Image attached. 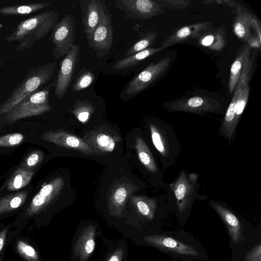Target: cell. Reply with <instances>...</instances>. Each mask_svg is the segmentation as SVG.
Masks as SVG:
<instances>
[{"label": "cell", "instance_id": "5bb4252c", "mask_svg": "<svg viewBox=\"0 0 261 261\" xmlns=\"http://www.w3.org/2000/svg\"><path fill=\"white\" fill-rule=\"evenodd\" d=\"M104 2L100 0H81L80 8L84 33L87 40L107 13Z\"/></svg>", "mask_w": 261, "mask_h": 261}, {"label": "cell", "instance_id": "9a60e30c", "mask_svg": "<svg viewBox=\"0 0 261 261\" xmlns=\"http://www.w3.org/2000/svg\"><path fill=\"white\" fill-rule=\"evenodd\" d=\"M63 180L58 177L44 185L32 199L26 210L28 217L43 210L59 193L63 186Z\"/></svg>", "mask_w": 261, "mask_h": 261}, {"label": "cell", "instance_id": "9c48e42d", "mask_svg": "<svg viewBox=\"0 0 261 261\" xmlns=\"http://www.w3.org/2000/svg\"><path fill=\"white\" fill-rule=\"evenodd\" d=\"M171 62L170 57H166L156 63H151L129 82L125 94L133 96L144 91L167 70Z\"/></svg>", "mask_w": 261, "mask_h": 261}, {"label": "cell", "instance_id": "d590c367", "mask_svg": "<svg viewBox=\"0 0 261 261\" xmlns=\"http://www.w3.org/2000/svg\"><path fill=\"white\" fill-rule=\"evenodd\" d=\"M155 2L161 6L172 10L185 9L189 7L192 2L191 0H162Z\"/></svg>", "mask_w": 261, "mask_h": 261}, {"label": "cell", "instance_id": "484cf974", "mask_svg": "<svg viewBox=\"0 0 261 261\" xmlns=\"http://www.w3.org/2000/svg\"><path fill=\"white\" fill-rule=\"evenodd\" d=\"M128 186L120 184L115 188L110 199V208L113 214H119L129 194Z\"/></svg>", "mask_w": 261, "mask_h": 261}, {"label": "cell", "instance_id": "6da1fadb", "mask_svg": "<svg viewBox=\"0 0 261 261\" xmlns=\"http://www.w3.org/2000/svg\"><path fill=\"white\" fill-rule=\"evenodd\" d=\"M58 19V13L54 10L36 14L20 21L6 41L8 43L17 42V51L29 49L53 30Z\"/></svg>", "mask_w": 261, "mask_h": 261}, {"label": "cell", "instance_id": "2e32d148", "mask_svg": "<svg viewBox=\"0 0 261 261\" xmlns=\"http://www.w3.org/2000/svg\"><path fill=\"white\" fill-rule=\"evenodd\" d=\"M135 147L139 159L151 175L153 184L156 186L166 187V184L164 181V173L156 163L150 148L141 136L136 137Z\"/></svg>", "mask_w": 261, "mask_h": 261}, {"label": "cell", "instance_id": "f546056e", "mask_svg": "<svg viewBox=\"0 0 261 261\" xmlns=\"http://www.w3.org/2000/svg\"><path fill=\"white\" fill-rule=\"evenodd\" d=\"M94 80L95 76L91 71L83 68L76 76L71 90L74 92L83 90L89 87Z\"/></svg>", "mask_w": 261, "mask_h": 261}, {"label": "cell", "instance_id": "cb8c5ba5", "mask_svg": "<svg viewBox=\"0 0 261 261\" xmlns=\"http://www.w3.org/2000/svg\"><path fill=\"white\" fill-rule=\"evenodd\" d=\"M50 4L49 2L33 3L0 8V14L4 15H27L43 9Z\"/></svg>", "mask_w": 261, "mask_h": 261}, {"label": "cell", "instance_id": "d4e9b609", "mask_svg": "<svg viewBox=\"0 0 261 261\" xmlns=\"http://www.w3.org/2000/svg\"><path fill=\"white\" fill-rule=\"evenodd\" d=\"M34 172L30 169L20 167L10 177L6 184L8 191H16L22 189L31 181Z\"/></svg>", "mask_w": 261, "mask_h": 261}, {"label": "cell", "instance_id": "8fae6325", "mask_svg": "<svg viewBox=\"0 0 261 261\" xmlns=\"http://www.w3.org/2000/svg\"><path fill=\"white\" fill-rule=\"evenodd\" d=\"M81 45L74 44L61 61L58 72L55 95L61 99L66 93L72 81L80 59Z\"/></svg>", "mask_w": 261, "mask_h": 261}, {"label": "cell", "instance_id": "8d00e7d4", "mask_svg": "<svg viewBox=\"0 0 261 261\" xmlns=\"http://www.w3.org/2000/svg\"><path fill=\"white\" fill-rule=\"evenodd\" d=\"M43 154L38 150L31 152L25 159L22 167L30 169L37 165L42 159Z\"/></svg>", "mask_w": 261, "mask_h": 261}, {"label": "cell", "instance_id": "836d02e7", "mask_svg": "<svg viewBox=\"0 0 261 261\" xmlns=\"http://www.w3.org/2000/svg\"><path fill=\"white\" fill-rule=\"evenodd\" d=\"M97 147L101 151L111 152L114 149L115 143L112 138L107 134L100 133L95 137Z\"/></svg>", "mask_w": 261, "mask_h": 261}, {"label": "cell", "instance_id": "7a4b0ae2", "mask_svg": "<svg viewBox=\"0 0 261 261\" xmlns=\"http://www.w3.org/2000/svg\"><path fill=\"white\" fill-rule=\"evenodd\" d=\"M148 128L151 143L166 170L175 164L181 151L175 129L171 124L160 120L149 122Z\"/></svg>", "mask_w": 261, "mask_h": 261}, {"label": "cell", "instance_id": "3957f363", "mask_svg": "<svg viewBox=\"0 0 261 261\" xmlns=\"http://www.w3.org/2000/svg\"><path fill=\"white\" fill-rule=\"evenodd\" d=\"M198 177L197 173L189 172L182 169L173 181L166 186L169 198L174 202L178 215L189 214L195 200L207 198L198 192L200 187Z\"/></svg>", "mask_w": 261, "mask_h": 261}, {"label": "cell", "instance_id": "7c38bea8", "mask_svg": "<svg viewBox=\"0 0 261 261\" xmlns=\"http://www.w3.org/2000/svg\"><path fill=\"white\" fill-rule=\"evenodd\" d=\"M113 28L110 14L107 13L88 40L89 47L98 57L106 55L113 41Z\"/></svg>", "mask_w": 261, "mask_h": 261}, {"label": "cell", "instance_id": "e0dca14e", "mask_svg": "<svg viewBox=\"0 0 261 261\" xmlns=\"http://www.w3.org/2000/svg\"><path fill=\"white\" fill-rule=\"evenodd\" d=\"M96 228L94 225L84 226L78 233L72 248V256L79 261H87L95 247Z\"/></svg>", "mask_w": 261, "mask_h": 261}, {"label": "cell", "instance_id": "4dcf8cb0", "mask_svg": "<svg viewBox=\"0 0 261 261\" xmlns=\"http://www.w3.org/2000/svg\"><path fill=\"white\" fill-rule=\"evenodd\" d=\"M124 243L112 245L107 253L104 261H125L127 249Z\"/></svg>", "mask_w": 261, "mask_h": 261}, {"label": "cell", "instance_id": "ab89813d", "mask_svg": "<svg viewBox=\"0 0 261 261\" xmlns=\"http://www.w3.org/2000/svg\"><path fill=\"white\" fill-rule=\"evenodd\" d=\"M252 27L255 30L257 37L258 39L261 40V35H260V23L257 19L256 17L252 15Z\"/></svg>", "mask_w": 261, "mask_h": 261}, {"label": "cell", "instance_id": "74e56055", "mask_svg": "<svg viewBox=\"0 0 261 261\" xmlns=\"http://www.w3.org/2000/svg\"><path fill=\"white\" fill-rule=\"evenodd\" d=\"M206 4H212L216 3L219 5H223L233 9L237 13L240 11H246V9L242 6L240 4L234 1L231 0H217V1H206L203 2Z\"/></svg>", "mask_w": 261, "mask_h": 261}, {"label": "cell", "instance_id": "1f68e13d", "mask_svg": "<svg viewBox=\"0 0 261 261\" xmlns=\"http://www.w3.org/2000/svg\"><path fill=\"white\" fill-rule=\"evenodd\" d=\"M16 249L18 253L28 261H39V257L37 251L25 242L19 240L17 242Z\"/></svg>", "mask_w": 261, "mask_h": 261}, {"label": "cell", "instance_id": "7402d4cb", "mask_svg": "<svg viewBox=\"0 0 261 261\" xmlns=\"http://www.w3.org/2000/svg\"><path fill=\"white\" fill-rule=\"evenodd\" d=\"M246 11L237 13L232 27L235 35L242 41L247 42L252 36L250 29L252 27V15Z\"/></svg>", "mask_w": 261, "mask_h": 261}, {"label": "cell", "instance_id": "f35d334b", "mask_svg": "<svg viewBox=\"0 0 261 261\" xmlns=\"http://www.w3.org/2000/svg\"><path fill=\"white\" fill-rule=\"evenodd\" d=\"M246 261H260V245L255 247L247 255Z\"/></svg>", "mask_w": 261, "mask_h": 261}, {"label": "cell", "instance_id": "e575fe53", "mask_svg": "<svg viewBox=\"0 0 261 261\" xmlns=\"http://www.w3.org/2000/svg\"><path fill=\"white\" fill-rule=\"evenodd\" d=\"M24 139V136L20 133L6 135L0 137V146L11 147L18 145Z\"/></svg>", "mask_w": 261, "mask_h": 261}, {"label": "cell", "instance_id": "52a82bcc", "mask_svg": "<svg viewBox=\"0 0 261 261\" xmlns=\"http://www.w3.org/2000/svg\"><path fill=\"white\" fill-rule=\"evenodd\" d=\"M167 112H182L205 115L220 114L222 104L217 100L205 96H196L176 99L164 105Z\"/></svg>", "mask_w": 261, "mask_h": 261}, {"label": "cell", "instance_id": "7bdbcfd3", "mask_svg": "<svg viewBox=\"0 0 261 261\" xmlns=\"http://www.w3.org/2000/svg\"><path fill=\"white\" fill-rule=\"evenodd\" d=\"M91 112H85L76 114L78 119L81 122H86L88 119Z\"/></svg>", "mask_w": 261, "mask_h": 261}, {"label": "cell", "instance_id": "d6986e66", "mask_svg": "<svg viewBox=\"0 0 261 261\" xmlns=\"http://www.w3.org/2000/svg\"><path fill=\"white\" fill-rule=\"evenodd\" d=\"M41 138L57 145L74 149L88 154H92L90 147L80 138L64 131H51L45 133Z\"/></svg>", "mask_w": 261, "mask_h": 261}, {"label": "cell", "instance_id": "277c9868", "mask_svg": "<svg viewBox=\"0 0 261 261\" xmlns=\"http://www.w3.org/2000/svg\"><path fill=\"white\" fill-rule=\"evenodd\" d=\"M56 66V62H49L31 69L0 106V115L6 114L27 96L40 90L52 79Z\"/></svg>", "mask_w": 261, "mask_h": 261}, {"label": "cell", "instance_id": "b9f144b4", "mask_svg": "<svg viewBox=\"0 0 261 261\" xmlns=\"http://www.w3.org/2000/svg\"><path fill=\"white\" fill-rule=\"evenodd\" d=\"M7 231L8 228H6L0 231V253L3 250L5 243Z\"/></svg>", "mask_w": 261, "mask_h": 261}, {"label": "cell", "instance_id": "f1b7e54d", "mask_svg": "<svg viewBox=\"0 0 261 261\" xmlns=\"http://www.w3.org/2000/svg\"><path fill=\"white\" fill-rule=\"evenodd\" d=\"M158 35L157 32L150 31L147 32L124 52V57L129 56L148 48V46L152 45L155 42Z\"/></svg>", "mask_w": 261, "mask_h": 261}, {"label": "cell", "instance_id": "4316f807", "mask_svg": "<svg viewBox=\"0 0 261 261\" xmlns=\"http://www.w3.org/2000/svg\"><path fill=\"white\" fill-rule=\"evenodd\" d=\"M28 195L23 191L7 195L0 199V214L13 211L20 206L25 201Z\"/></svg>", "mask_w": 261, "mask_h": 261}, {"label": "cell", "instance_id": "5b68a950", "mask_svg": "<svg viewBox=\"0 0 261 261\" xmlns=\"http://www.w3.org/2000/svg\"><path fill=\"white\" fill-rule=\"evenodd\" d=\"M252 69V64L249 57L243 67L239 81L234 91L233 95L218 129L219 135L227 140L229 146L231 145L236 137L238 125L235 122V116L237 102L244 87L249 84Z\"/></svg>", "mask_w": 261, "mask_h": 261}, {"label": "cell", "instance_id": "44dd1931", "mask_svg": "<svg viewBox=\"0 0 261 261\" xmlns=\"http://www.w3.org/2000/svg\"><path fill=\"white\" fill-rule=\"evenodd\" d=\"M251 47L247 44L237 56L230 68L228 82L229 93L232 94L239 81L247 59L250 57Z\"/></svg>", "mask_w": 261, "mask_h": 261}, {"label": "cell", "instance_id": "ee69618b", "mask_svg": "<svg viewBox=\"0 0 261 261\" xmlns=\"http://www.w3.org/2000/svg\"><path fill=\"white\" fill-rule=\"evenodd\" d=\"M3 27V24L0 23V29Z\"/></svg>", "mask_w": 261, "mask_h": 261}, {"label": "cell", "instance_id": "60d3db41", "mask_svg": "<svg viewBox=\"0 0 261 261\" xmlns=\"http://www.w3.org/2000/svg\"><path fill=\"white\" fill-rule=\"evenodd\" d=\"M248 45L250 47L260 48L261 41L258 39L257 36L252 35L247 42Z\"/></svg>", "mask_w": 261, "mask_h": 261}, {"label": "cell", "instance_id": "30bf717a", "mask_svg": "<svg viewBox=\"0 0 261 261\" xmlns=\"http://www.w3.org/2000/svg\"><path fill=\"white\" fill-rule=\"evenodd\" d=\"M115 6L125 13V17L144 20L162 14L165 9L151 0H116Z\"/></svg>", "mask_w": 261, "mask_h": 261}, {"label": "cell", "instance_id": "83f0119b", "mask_svg": "<svg viewBox=\"0 0 261 261\" xmlns=\"http://www.w3.org/2000/svg\"><path fill=\"white\" fill-rule=\"evenodd\" d=\"M135 205L139 213L149 220L154 218L156 211L157 202L154 199L146 197H135Z\"/></svg>", "mask_w": 261, "mask_h": 261}, {"label": "cell", "instance_id": "603a6c76", "mask_svg": "<svg viewBox=\"0 0 261 261\" xmlns=\"http://www.w3.org/2000/svg\"><path fill=\"white\" fill-rule=\"evenodd\" d=\"M165 46H162L157 48H148L141 51L138 52L128 57L117 61L114 64L113 68L115 69H126L132 67L145 59L159 52L166 48Z\"/></svg>", "mask_w": 261, "mask_h": 261}, {"label": "cell", "instance_id": "4fadbf2b", "mask_svg": "<svg viewBox=\"0 0 261 261\" xmlns=\"http://www.w3.org/2000/svg\"><path fill=\"white\" fill-rule=\"evenodd\" d=\"M144 241L148 245L165 252L181 257H198L199 253L192 245L164 235L146 236Z\"/></svg>", "mask_w": 261, "mask_h": 261}, {"label": "cell", "instance_id": "ba28073f", "mask_svg": "<svg viewBox=\"0 0 261 261\" xmlns=\"http://www.w3.org/2000/svg\"><path fill=\"white\" fill-rule=\"evenodd\" d=\"M75 30L74 16L70 14L65 15L54 26L50 39L54 45L51 55L55 59L65 57L75 44Z\"/></svg>", "mask_w": 261, "mask_h": 261}, {"label": "cell", "instance_id": "ffe728a7", "mask_svg": "<svg viewBox=\"0 0 261 261\" xmlns=\"http://www.w3.org/2000/svg\"><path fill=\"white\" fill-rule=\"evenodd\" d=\"M211 24V22L205 21L180 28L168 36L162 45L167 48L188 39L200 37Z\"/></svg>", "mask_w": 261, "mask_h": 261}, {"label": "cell", "instance_id": "ac0fdd59", "mask_svg": "<svg viewBox=\"0 0 261 261\" xmlns=\"http://www.w3.org/2000/svg\"><path fill=\"white\" fill-rule=\"evenodd\" d=\"M208 204L224 223L232 241L234 243H238L242 229L241 223L237 216L228 207L225 202L212 200L209 201Z\"/></svg>", "mask_w": 261, "mask_h": 261}, {"label": "cell", "instance_id": "f6af8a7d", "mask_svg": "<svg viewBox=\"0 0 261 261\" xmlns=\"http://www.w3.org/2000/svg\"><path fill=\"white\" fill-rule=\"evenodd\" d=\"M2 65V62L1 61H0V66Z\"/></svg>", "mask_w": 261, "mask_h": 261}, {"label": "cell", "instance_id": "8992f818", "mask_svg": "<svg viewBox=\"0 0 261 261\" xmlns=\"http://www.w3.org/2000/svg\"><path fill=\"white\" fill-rule=\"evenodd\" d=\"M50 86L34 92L22 100L6 114L7 120L14 122L50 111L51 107L48 100Z\"/></svg>", "mask_w": 261, "mask_h": 261}, {"label": "cell", "instance_id": "d6a6232c", "mask_svg": "<svg viewBox=\"0 0 261 261\" xmlns=\"http://www.w3.org/2000/svg\"><path fill=\"white\" fill-rule=\"evenodd\" d=\"M249 91L250 87L249 84H248L244 87L238 101L235 116V122L237 125H238L248 102Z\"/></svg>", "mask_w": 261, "mask_h": 261}]
</instances>
